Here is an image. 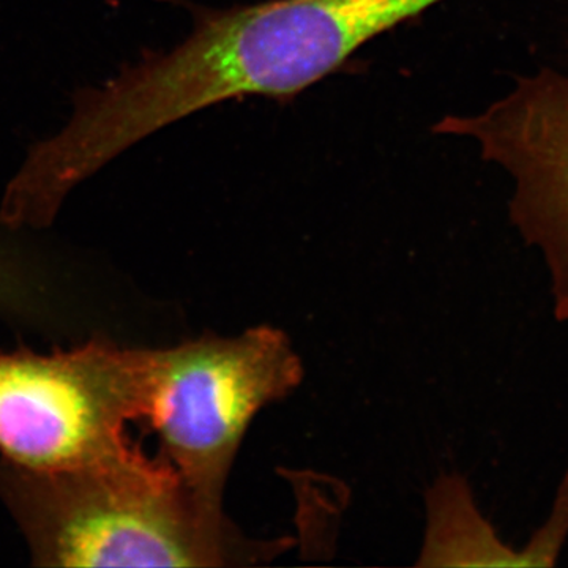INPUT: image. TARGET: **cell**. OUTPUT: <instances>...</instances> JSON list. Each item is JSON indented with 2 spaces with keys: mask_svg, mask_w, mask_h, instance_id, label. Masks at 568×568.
<instances>
[{
  "mask_svg": "<svg viewBox=\"0 0 568 568\" xmlns=\"http://www.w3.org/2000/svg\"><path fill=\"white\" fill-rule=\"evenodd\" d=\"M443 0H271L194 13L192 33L100 85L78 89L65 125L39 142L44 173L77 189L171 123L246 95L284 99L365 43Z\"/></svg>",
  "mask_w": 568,
  "mask_h": 568,
  "instance_id": "cell-1",
  "label": "cell"
},
{
  "mask_svg": "<svg viewBox=\"0 0 568 568\" xmlns=\"http://www.w3.org/2000/svg\"><path fill=\"white\" fill-rule=\"evenodd\" d=\"M0 500L39 567H226L280 547L246 540L170 463L136 446L65 470L26 469L0 458Z\"/></svg>",
  "mask_w": 568,
  "mask_h": 568,
  "instance_id": "cell-2",
  "label": "cell"
},
{
  "mask_svg": "<svg viewBox=\"0 0 568 568\" xmlns=\"http://www.w3.org/2000/svg\"><path fill=\"white\" fill-rule=\"evenodd\" d=\"M302 379L301 357L280 328L204 336L151 349L142 418L190 491L222 510L224 485L253 418Z\"/></svg>",
  "mask_w": 568,
  "mask_h": 568,
  "instance_id": "cell-3",
  "label": "cell"
},
{
  "mask_svg": "<svg viewBox=\"0 0 568 568\" xmlns=\"http://www.w3.org/2000/svg\"><path fill=\"white\" fill-rule=\"evenodd\" d=\"M151 349L93 336L70 351L0 354V458L65 470L134 447L129 422L144 417Z\"/></svg>",
  "mask_w": 568,
  "mask_h": 568,
  "instance_id": "cell-4",
  "label": "cell"
},
{
  "mask_svg": "<svg viewBox=\"0 0 568 568\" xmlns=\"http://www.w3.org/2000/svg\"><path fill=\"white\" fill-rule=\"evenodd\" d=\"M435 132L476 141L510 175L511 223L544 256L556 320L568 321V74L518 78L480 114L450 115Z\"/></svg>",
  "mask_w": 568,
  "mask_h": 568,
  "instance_id": "cell-5",
  "label": "cell"
},
{
  "mask_svg": "<svg viewBox=\"0 0 568 568\" xmlns=\"http://www.w3.org/2000/svg\"><path fill=\"white\" fill-rule=\"evenodd\" d=\"M92 265L37 231L0 222V320L51 338L102 336Z\"/></svg>",
  "mask_w": 568,
  "mask_h": 568,
  "instance_id": "cell-6",
  "label": "cell"
},
{
  "mask_svg": "<svg viewBox=\"0 0 568 568\" xmlns=\"http://www.w3.org/2000/svg\"><path fill=\"white\" fill-rule=\"evenodd\" d=\"M420 566H525V559L497 538L466 481L446 477L429 493Z\"/></svg>",
  "mask_w": 568,
  "mask_h": 568,
  "instance_id": "cell-7",
  "label": "cell"
}]
</instances>
